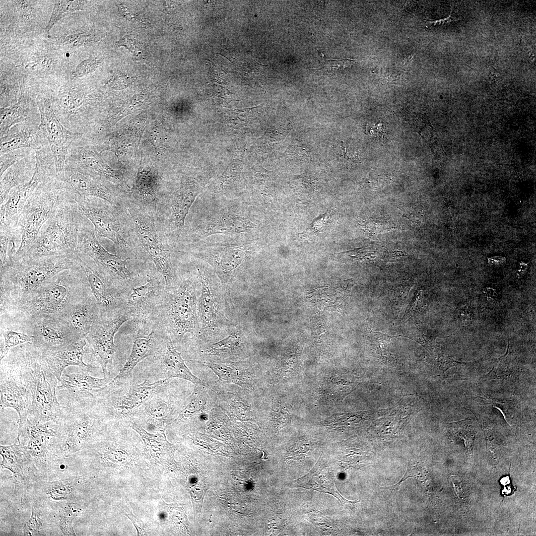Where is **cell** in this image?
<instances>
[{
    "mask_svg": "<svg viewBox=\"0 0 536 536\" xmlns=\"http://www.w3.org/2000/svg\"><path fill=\"white\" fill-rule=\"evenodd\" d=\"M100 62L96 60L87 59L81 62L72 73L73 77H80L93 71L99 66Z\"/></svg>",
    "mask_w": 536,
    "mask_h": 536,
    "instance_id": "cell-53",
    "label": "cell"
},
{
    "mask_svg": "<svg viewBox=\"0 0 536 536\" xmlns=\"http://www.w3.org/2000/svg\"><path fill=\"white\" fill-rule=\"evenodd\" d=\"M0 272L11 264L20 245L21 234L17 229H10L3 225L0 226Z\"/></svg>",
    "mask_w": 536,
    "mask_h": 536,
    "instance_id": "cell-41",
    "label": "cell"
},
{
    "mask_svg": "<svg viewBox=\"0 0 536 536\" xmlns=\"http://www.w3.org/2000/svg\"><path fill=\"white\" fill-rule=\"evenodd\" d=\"M451 479L454 485V489L456 493L460 498H462L464 492L462 487V483L460 478L456 476H452Z\"/></svg>",
    "mask_w": 536,
    "mask_h": 536,
    "instance_id": "cell-62",
    "label": "cell"
},
{
    "mask_svg": "<svg viewBox=\"0 0 536 536\" xmlns=\"http://www.w3.org/2000/svg\"><path fill=\"white\" fill-rule=\"evenodd\" d=\"M162 392L149 400L142 406V409H139L141 410L137 412L148 423L157 427V430L165 429L166 421L173 411L170 401L162 395Z\"/></svg>",
    "mask_w": 536,
    "mask_h": 536,
    "instance_id": "cell-38",
    "label": "cell"
},
{
    "mask_svg": "<svg viewBox=\"0 0 536 536\" xmlns=\"http://www.w3.org/2000/svg\"><path fill=\"white\" fill-rule=\"evenodd\" d=\"M163 289L158 277L150 273L144 285L134 288L127 298V310L131 317L145 320L162 301Z\"/></svg>",
    "mask_w": 536,
    "mask_h": 536,
    "instance_id": "cell-22",
    "label": "cell"
},
{
    "mask_svg": "<svg viewBox=\"0 0 536 536\" xmlns=\"http://www.w3.org/2000/svg\"><path fill=\"white\" fill-rule=\"evenodd\" d=\"M78 207L101 237L112 241L118 250L128 246V235L121 214V206L99 198L75 197Z\"/></svg>",
    "mask_w": 536,
    "mask_h": 536,
    "instance_id": "cell-12",
    "label": "cell"
},
{
    "mask_svg": "<svg viewBox=\"0 0 536 536\" xmlns=\"http://www.w3.org/2000/svg\"><path fill=\"white\" fill-rule=\"evenodd\" d=\"M129 82V78L126 74L117 71L108 81L107 84L113 89L120 90L126 88Z\"/></svg>",
    "mask_w": 536,
    "mask_h": 536,
    "instance_id": "cell-55",
    "label": "cell"
},
{
    "mask_svg": "<svg viewBox=\"0 0 536 536\" xmlns=\"http://www.w3.org/2000/svg\"><path fill=\"white\" fill-rule=\"evenodd\" d=\"M199 256L211 266L213 271L225 287L232 284L246 261L245 249L237 245L209 248Z\"/></svg>",
    "mask_w": 536,
    "mask_h": 536,
    "instance_id": "cell-19",
    "label": "cell"
},
{
    "mask_svg": "<svg viewBox=\"0 0 536 536\" xmlns=\"http://www.w3.org/2000/svg\"><path fill=\"white\" fill-rule=\"evenodd\" d=\"M119 46H123L128 49L131 52L134 53L135 55H137L139 52V48L137 43L134 40V39L126 36L121 39L118 42Z\"/></svg>",
    "mask_w": 536,
    "mask_h": 536,
    "instance_id": "cell-59",
    "label": "cell"
},
{
    "mask_svg": "<svg viewBox=\"0 0 536 536\" xmlns=\"http://www.w3.org/2000/svg\"><path fill=\"white\" fill-rule=\"evenodd\" d=\"M18 424L17 441L29 455L39 479L46 480L56 474L59 465L67 458L59 420L42 421L29 416Z\"/></svg>",
    "mask_w": 536,
    "mask_h": 536,
    "instance_id": "cell-4",
    "label": "cell"
},
{
    "mask_svg": "<svg viewBox=\"0 0 536 536\" xmlns=\"http://www.w3.org/2000/svg\"><path fill=\"white\" fill-rule=\"evenodd\" d=\"M295 482L298 487L331 494L342 504L353 502L340 495L335 486L333 475L318 463L307 475L297 479Z\"/></svg>",
    "mask_w": 536,
    "mask_h": 536,
    "instance_id": "cell-36",
    "label": "cell"
},
{
    "mask_svg": "<svg viewBox=\"0 0 536 536\" xmlns=\"http://www.w3.org/2000/svg\"><path fill=\"white\" fill-rule=\"evenodd\" d=\"M61 426L64 455L68 457L90 447L106 423L92 404L64 406L58 419Z\"/></svg>",
    "mask_w": 536,
    "mask_h": 536,
    "instance_id": "cell-10",
    "label": "cell"
},
{
    "mask_svg": "<svg viewBox=\"0 0 536 536\" xmlns=\"http://www.w3.org/2000/svg\"><path fill=\"white\" fill-rule=\"evenodd\" d=\"M131 316L128 310L119 311L109 318L98 320L85 337L94 357L102 367L104 378L110 380L108 365L112 362L115 353L114 336L122 325Z\"/></svg>",
    "mask_w": 536,
    "mask_h": 536,
    "instance_id": "cell-15",
    "label": "cell"
},
{
    "mask_svg": "<svg viewBox=\"0 0 536 536\" xmlns=\"http://www.w3.org/2000/svg\"><path fill=\"white\" fill-rule=\"evenodd\" d=\"M0 136L17 124L29 120L40 121V114L34 111L31 100L23 92L16 103L0 108Z\"/></svg>",
    "mask_w": 536,
    "mask_h": 536,
    "instance_id": "cell-35",
    "label": "cell"
},
{
    "mask_svg": "<svg viewBox=\"0 0 536 536\" xmlns=\"http://www.w3.org/2000/svg\"><path fill=\"white\" fill-rule=\"evenodd\" d=\"M0 454L2 458L1 468L10 471L18 485L22 488L27 489L39 479L32 461L20 444L0 445Z\"/></svg>",
    "mask_w": 536,
    "mask_h": 536,
    "instance_id": "cell-26",
    "label": "cell"
},
{
    "mask_svg": "<svg viewBox=\"0 0 536 536\" xmlns=\"http://www.w3.org/2000/svg\"><path fill=\"white\" fill-rule=\"evenodd\" d=\"M83 276L79 267L59 272L35 290V295L26 302L24 309L29 314L38 316H49L62 312L69 304L71 286Z\"/></svg>",
    "mask_w": 536,
    "mask_h": 536,
    "instance_id": "cell-11",
    "label": "cell"
},
{
    "mask_svg": "<svg viewBox=\"0 0 536 536\" xmlns=\"http://www.w3.org/2000/svg\"><path fill=\"white\" fill-rule=\"evenodd\" d=\"M87 475H69L56 480L38 479L26 489L29 495L53 508L67 502L81 503L80 495Z\"/></svg>",
    "mask_w": 536,
    "mask_h": 536,
    "instance_id": "cell-16",
    "label": "cell"
},
{
    "mask_svg": "<svg viewBox=\"0 0 536 536\" xmlns=\"http://www.w3.org/2000/svg\"><path fill=\"white\" fill-rule=\"evenodd\" d=\"M77 268L75 255L19 259L0 272L1 284L11 285L22 293H30L59 272Z\"/></svg>",
    "mask_w": 536,
    "mask_h": 536,
    "instance_id": "cell-8",
    "label": "cell"
},
{
    "mask_svg": "<svg viewBox=\"0 0 536 536\" xmlns=\"http://www.w3.org/2000/svg\"><path fill=\"white\" fill-rule=\"evenodd\" d=\"M158 351V357L165 370L166 378H177L193 383L196 386H205V384L195 376L188 368L181 356L175 349L170 337H166L164 346Z\"/></svg>",
    "mask_w": 536,
    "mask_h": 536,
    "instance_id": "cell-31",
    "label": "cell"
},
{
    "mask_svg": "<svg viewBox=\"0 0 536 536\" xmlns=\"http://www.w3.org/2000/svg\"><path fill=\"white\" fill-rule=\"evenodd\" d=\"M469 419L451 423L452 433L457 438L464 440L468 452L470 453L473 448L476 430L471 424Z\"/></svg>",
    "mask_w": 536,
    "mask_h": 536,
    "instance_id": "cell-46",
    "label": "cell"
},
{
    "mask_svg": "<svg viewBox=\"0 0 536 536\" xmlns=\"http://www.w3.org/2000/svg\"><path fill=\"white\" fill-rule=\"evenodd\" d=\"M454 317L458 324L466 326L471 322L472 313L469 305L467 303H461L456 309Z\"/></svg>",
    "mask_w": 536,
    "mask_h": 536,
    "instance_id": "cell-52",
    "label": "cell"
},
{
    "mask_svg": "<svg viewBox=\"0 0 536 536\" xmlns=\"http://www.w3.org/2000/svg\"><path fill=\"white\" fill-rule=\"evenodd\" d=\"M55 512L57 524L60 535L76 536L73 523L83 512L82 503L67 502L53 508Z\"/></svg>",
    "mask_w": 536,
    "mask_h": 536,
    "instance_id": "cell-42",
    "label": "cell"
},
{
    "mask_svg": "<svg viewBox=\"0 0 536 536\" xmlns=\"http://www.w3.org/2000/svg\"><path fill=\"white\" fill-rule=\"evenodd\" d=\"M129 425L141 437L150 458L162 466L167 462L172 445L167 440L165 429L157 430V432L153 434L148 433L135 422L130 421Z\"/></svg>",
    "mask_w": 536,
    "mask_h": 536,
    "instance_id": "cell-37",
    "label": "cell"
},
{
    "mask_svg": "<svg viewBox=\"0 0 536 536\" xmlns=\"http://www.w3.org/2000/svg\"><path fill=\"white\" fill-rule=\"evenodd\" d=\"M84 1L58 0L54 3L50 19L46 28L48 33L53 26L67 14L83 9Z\"/></svg>",
    "mask_w": 536,
    "mask_h": 536,
    "instance_id": "cell-43",
    "label": "cell"
},
{
    "mask_svg": "<svg viewBox=\"0 0 536 536\" xmlns=\"http://www.w3.org/2000/svg\"><path fill=\"white\" fill-rule=\"evenodd\" d=\"M439 362L440 367L442 370L443 373L452 367L464 365L471 363L458 361L449 357L441 358L439 360Z\"/></svg>",
    "mask_w": 536,
    "mask_h": 536,
    "instance_id": "cell-58",
    "label": "cell"
},
{
    "mask_svg": "<svg viewBox=\"0 0 536 536\" xmlns=\"http://www.w3.org/2000/svg\"><path fill=\"white\" fill-rule=\"evenodd\" d=\"M36 101L40 115L39 128L50 147L55 163L56 177L62 179L68 149L82 134L73 133L62 125L54 112L50 98L38 95Z\"/></svg>",
    "mask_w": 536,
    "mask_h": 536,
    "instance_id": "cell-13",
    "label": "cell"
},
{
    "mask_svg": "<svg viewBox=\"0 0 536 536\" xmlns=\"http://www.w3.org/2000/svg\"><path fill=\"white\" fill-rule=\"evenodd\" d=\"M66 161H69L87 173L105 181L119 180V173L112 169L98 155L95 148L87 146L82 135L70 145Z\"/></svg>",
    "mask_w": 536,
    "mask_h": 536,
    "instance_id": "cell-23",
    "label": "cell"
},
{
    "mask_svg": "<svg viewBox=\"0 0 536 536\" xmlns=\"http://www.w3.org/2000/svg\"><path fill=\"white\" fill-rule=\"evenodd\" d=\"M92 224L87 219L80 233L78 250L91 259L98 271L107 280L125 283L131 278L127 268V258L119 256L106 250L98 240Z\"/></svg>",
    "mask_w": 536,
    "mask_h": 536,
    "instance_id": "cell-14",
    "label": "cell"
},
{
    "mask_svg": "<svg viewBox=\"0 0 536 536\" xmlns=\"http://www.w3.org/2000/svg\"><path fill=\"white\" fill-rule=\"evenodd\" d=\"M67 312L68 323L73 331L79 338H85L98 319L95 307L89 304L78 303L70 307Z\"/></svg>",
    "mask_w": 536,
    "mask_h": 536,
    "instance_id": "cell-39",
    "label": "cell"
},
{
    "mask_svg": "<svg viewBox=\"0 0 536 536\" xmlns=\"http://www.w3.org/2000/svg\"><path fill=\"white\" fill-rule=\"evenodd\" d=\"M131 514H126L125 515L131 520L134 524L136 531L138 536L145 535L146 532L144 530V526L142 522L136 518L134 516Z\"/></svg>",
    "mask_w": 536,
    "mask_h": 536,
    "instance_id": "cell-61",
    "label": "cell"
},
{
    "mask_svg": "<svg viewBox=\"0 0 536 536\" xmlns=\"http://www.w3.org/2000/svg\"><path fill=\"white\" fill-rule=\"evenodd\" d=\"M127 207L133 221L135 233L157 270L162 274L166 289L177 286L176 273L173 264L171 251L165 241L153 216L148 211L136 205Z\"/></svg>",
    "mask_w": 536,
    "mask_h": 536,
    "instance_id": "cell-9",
    "label": "cell"
},
{
    "mask_svg": "<svg viewBox=\"0 0 536 536\" xmlns=\"http://www.w3.org/2000/svg\"><path fill=\"white\" fill-rule=\"evenodd\" d=\"M12 360L32 395V409L29 416L42 421L58 420L64 408L56 395L59 381L41 351L33 345L23 347Z\"/></svg>",
    "mask_w": 536,
    "mask_h": 536,
    "instance_id": "cell-2",
    "label": "cell"
},
{
    "mask_svg": "<svg viewBox=\"0 0 536 536\" xmlns=\"http://www.w3.org/2000/svg\"><path fill=\"white\" fill-rule=\"evenodd\" d=\"M1 335L3 338L4 343L3 346L0 347V361L12 347L25 343H33L34 341V336L32 335L10 330L3 331Z\"/></svg>",
    "mask_w": 536,
    "mask_h": 536,
    "instance_id": "cell-45",
    "label": "cell"
},
{
    "mask_svg": "<svg viewBox=\"0 0 536 536\" xmlns=\"http://www.w3.org/2000/svg\"><path fill=\"white\" fill-rule=\"evenodd\" d=\"M254 227V224L244 216L218 213L208 219L202 234L206 237L215 234H239L248 232Z\"/></svg>",
    "mask_w": 536,
    "mask_h": 536,
    "instance_id": "cell-33",
    "label": "cell"
},
{
    "mask_svg": "<svg viewBox=\"0 0 536 536\" xmlns=\"http://www.w3.org/2000/svg\"><path fill=\"white\" fill-rule=\"evenodd\" d=\"M411 339L422 345L427 350L432 351L435 346L436 341L434 337L429 336L424 334L418 333L412 335Z\"/></svg>",
    "mask_w": 536,
    "mask_h": 536,
    "instance_id": "cell-56",
    "label": "cell"
},
{
    "mask_svg": "<svg viewBox=\"0 0 536 536\" xmlns=\"http://www.w3.org/2000/svg\"><path fill=\"white\" fill-rule=\"evenodd\" d=\"M87 343L85 338L71 343L63 347L41 352L49 367L59 382L64 370L69 366H78L83 368H94L86 364L83 360L84 347Z\"/></svg>",
    "mask_w": 536,
    "mask_h": 536,
    "instance_id": "cell-29",
    "label": "cell"
},
{
    "mask_svg": "<svg viewBox=\"0 0 536 536\" xmlns=\"http://www.w3.org/2000/svg\"><path fill=\"white\" fill-rule=\"evenodd\" d=\"M40 121L29 120L17 124L0 136V152L23 148L40 149L47 139L40 130Z\"/></svg>",
    "mask_w": 536,
    "mask_h": 536,
    "instance_id": "cell-24",
    "label": "cell"
},
{
    "mask_svg": "<svg viewBox=\"0 0 536 536\" xmlns=\"http://www.w3.org/2000/svg\"><path fill=\"white\" fill-rule=\"evenodd\" d=\"M426 475L425 468L421 464L415 462V461H410L408 464L405 474L402 479L397 484L391 486V487H386L385 488L397 489H398V487H400L402 482L405 480V479H407L408 477H411L420 480H423L425 479Z\"/></svg>",
    "mask_w": 536,
    "mask_h": 536,
    "instance_id": "cell-50",
    "label": "cell"
},
{
    "mask_svg": "<svg viewBox=\"0 0 536 536\" xmlns=\"http://www.w3.org/2000/svg\"><path fill=\"white\" fill-rule=\"evenodd\" d=\"M66 376L68 379L62 378L59 382L61 385L57 388L61 394L64 406L92 404L94 399L93 391L111 381L104 378L94 377L87 372L68 373Z\"/></svg>",
    "mask_w": 536,
    "mask_h": 536,
    "instance_id": "cell-20",
    "label": "cell"
},
{
    "mask_svg": "<svg viewBox=\"0 0 536 536\" xmlns=\"http://www.w3.org/2000/svg\"><path fill=\"white\" fill-rule=\"evenodd\" d=\"M36 164L35 151L10 167L0 178V204L12 190L20 187L32 178Z\"/></svg>",
    "mask_w": 536,
    "mask_h": 536,
    "instance_id": "cell-32",
    "label": "cell"
},
{
    "mask_svg": "<svg viewBox=\"0 0 536 536\" xmlns=\"http://www.w3.org/2000/svg\"><path fill=\"white\" fill-rule=\"evenodd\" d=\"M131 378L113 379L104 387L93 391L92 406L105 422L135 415L149 400L163 391L170 379L134 384Z\"/></svg>",
    "mask_w": 536,
    "mask_h": 536,
    "instance_id": "cell-3",
    "label": "cell"
},
{
    "mask_svg": "<svg viewBox=\"0 0 536 536\" xmlns=\"http://www.w3.org/2000/svg\"><path fill=\"white\" fill-rule=\"evenodd\" d=\"M75 261L101 310L105 311L114 308L116 305L115 295L107 285L108 282L98 271L92 260L78 251L75 255Z\"/></svg>",
    "mask_w": 536,
    "mask_h": 536,
    "instance_id": "cell-27",
    "label": "cell"
},
{
    "mask_svg": "<svg viewBox=\"0 0 536 536\" xmlns=\"http://www.w3.org/2000/svg\"><path fill=\"white\" fill-rule=\"evenodd\" d=\"M44 318L36 326L32 335L34 336L33 345L41 352L56 349L81 339L68 323L64 324Z\"/></svg>",
    "mask_w": 536,
    "mask_h": 536,
    "instance_id": "cell-25",
    "label": "cell"
},
{
    "mask_svg": "<svg viewBox=\"0 0 536 536\" xmlns=\"http://www.w3.org/2000/svg\"><path fill=\"white\" fill-rule=\"evenodd\" d=\"M355 61L349 59H344L339 60H329L328 63L324 67V70L328 72H334L335 71H341L345 68H349L354 66Z\"/></svg>",
    "mask_w": 536,
    "mask_h": 536,
    "instance_id": "cell-54",
    "label": "cell"
},
{
    "mask_svg": "<svg viewBox=\"0 0 536 536\" xmlns=\"http://www.w3.org/2000/svg\"><path fill=\"white\" fill-rule=\"evenodd\" d=\"M56 179L41 184L29 198L20 214L17 229L21 243L13 260L23 257L36 240L41 228L67 195Z\"/></svg>",
    "mask_w": 536,
    "mask_h": 536,
    "instance_id": "cell-7",
    "label": "cell"
},
{
    "mask_svg": "<svg viewBox=\"0 0 536 536\" xmlns=\"http://www.w3.org/2000/svg\"><path fill=\"white\" fill-rule=\"evenodd\" d=\"M199 193L194 182L184 180L181 181L180 189L172 197L170 226L178 235L182 232L186 216Z\"/></svg>",
    "mask_w": 536,
    "mask_h": 536,
    "instance_id": "cell-30",
    "label": "cell"
},
{
    "mask_svg": "<svg viewBox=\"0 0 536 536\" xmlns=\"http://www.w3.org/2000/svg\"><path fill=\"white\" fill-rule=\"evenodd\" d=\"M51 181L43 170L35 168L31 180L23 186L13 189L0 204V225L10 229L16 228L22 210L27 201L38 187Z\"/></svg>",
    "mask_w": 536,
    "mask_h": 536,
    "instance_id": "cell-21",
    "label": "cell"
},
{
    "mask_svg": "<svg viewBox=\"0 0 536 536\" xmlns=\"http://www.w3.org/2000/svg\"><path fill=\"white\" fill-rule=\"evenodd\" d=\"M198 393V389H195L185 402L176 420L191 417L203 408L204 404Z\"/></svg>",
    "mask_w": 536,
    "mask_h": 536,
    "instance_id": "cell-49",
    "label": "cell"
},
{
    "mask_svg": "<svg viewBox=\"0 0 536 536\" xmlns=\"http://www.w3.org/2000/svg\"><path fill=\"white\" fill-rule=\"evenodd\" d=\"M404 255L402 252L400 251H389L385 255V259L386 261H398L402 256Z\"/></svg>",
    "mask_w": 536,
    "mask_h": 536,
    "instance_id": "cell-63",
    "label": "cell"
},
{
    "mask_svg": "<svg viewBox=\"0 0 536 536\" xmlns=\"http://www.w3.org/2000/svg\"><path fill=\"white\" fill-rule=\"evenodd\" d=\"M87 219L73 196L67 191L31 247L20 259L75 255L78 250L80 233Z\"/></svg>",
    "mask_w": 536,
    "mask_h": 536,
    "instance_id": "cell-1",
    "label": "cell"
},
{
    "mask_svg": "<svg viewBox=\"0 0 536 536\" xmlns=\"http://www.w3.org/2000/svg\"><path fill=\"white\" fill-rule=\"evenodd\" d=\"M159 350L153 331L147 335L141 334L138 331L134 340L129 357L114 379H120L132 377V371L138 363L146 357L157 353Z\"/></svg>",
    "mask_w": 536,
    "mask_h": 536,
    "instance_id": "cell-34",
    "label": "cell"
},
{
    "mask_svg": "<svg viewBox=\"0 0 536 536\" xmlns=\"http://www.w3.org/2000/svg\"><path fill=\"white\" fill-rule=\"evenodd\" d=\"M196 362L210 368L218 376L219 380L240 385L239 371L234 365L207 361Z\"/></svg>",
    "mask_w": 536,
    "mask_h": 536,
    "instance_id": "cell-44",
    "label": "cell"
},
{
    "mask_svg": "<svg viewBox=\"0 0 536 536\" xmlns=\"http://www.w3.org/2000/svg\"><path fill=\"white\" fill-rule=\"evenodd\" d=\"M371 341L376 348L378 354L386 356L389 353L387 350L392 337L386 334L374 332L371 329L369 331Z\"/></svg>",
    "mask_w": 536,
    "mask_h": 536,
    "instance_id": "cell-51",
    "label": "cell"
},
{
    "mask_svg": "<svg viewBox=\"0 0 536 536\" xmlns=\"http://www.w3.org/2000/svg\"><path fill=\"white\" fill-rule=\"evenodd\" d=\"M245 342L243 330L237 326L224 337L208 344L205 352L209 355L220 356L236 353L245 348Z\"/></svg>",
    "mask_w": 536,
    "mask_h": 536,
    "instance_id": "cell-40",
    "label": "cell"
},
{
    "mask_svg": "<svg viewBox=\"0 0 536 536\" xmlns=\"http://www.w3.org/2000/svg\"><path fill=\"white\" fill-rule=\"evenodd\" d=\"M34 150L31 149L23 148L12 150L6 153H0V176L2 177L4 173L15 163L27 156Z\"/></svg>",
    "mask_w": 536,
    "mask_h": 536,
    "instance_id": "cell-47",
    "label": "cell"
},
{
    "mask_svg": "<svg viewBox=\"0 0 536 536\" xmlns=\"http://www.w3.org/2000/svg\"><path fill=\"white\" fill-rule=\"evenodd\" d=\"M57 179L62 188L74 196L97 198L121 206L119 199L106 181L92 175L69 161H66L63 178Z\"/></svg>",
    "mask_w": 536,
    "mask_h": 536,
    "instance_id": "cell-17",
    "label": "cell"
},
{
    "mask_svg": "<svg viewBox=\"0 0 536 536\" xmlns=\"http://www.w3.org/2000/svg\"><path fill=\"white\" fill-rule=\"evenodd\" d=\"M197 271L201 284L198 301L201 326L198 338L207 341L225 336L237 327L227 313L226 301L223 294L226 287L213 270L200 267Z\"/></svg>",
    "mask_w": 536,
    "mask_h": 536,
    "instance_id": "cell-5",
    "label": "cell"
},
{
    "mask_svg": "<svg viewBox=\"0 0 536 536\" xmlns=\"http://www.w3.org/2000/svg\"><path fill=\"white\" fill-rule=\"evenodd\" d=\"M425 21V26L427 28L434 27L439 25H443L450 23L451 22L455 20V19L452 16V11L450 14L446 18L439 20H424Z\"/></svg>",
    "mask_w": 536,
    "mask_h": 536,
    "instance_id": "cell-60",
    "label": "cell"
},
{
    "mask_svg": "<svg viewBox=\"0 0 536 536\" xmlns=\"http://www.w3.org/2000/svg\"><path fill=\"white\" fill-rule=\"evenodd\" d=\"M32 505L29 519L22 524L23 536L61 535L55 512L49 505L26 494Z\"/></svg>",
    "mask_w": 536,
    "mask_h": 536,
    "instance_id": "cell-28",
    "label": "cell"
},
{
    "mask_svg": "<svg viewBox=\"0 0 536 536\" xmlns=\"http://www.w3.org/2000/svg\"><path fill=\"white\" fill-rule=\"evenodd\" d=\"M101 453V460L106 464L121 465L128 463L130 457L124 450L108 445Z\"/></svg>",
    "mask_w": 536,
    "mask_h": 536,
    "instance_id": "cell-48",
    "label": "cell"
},
{
    "mask_svg": "<svg viewBox=\"0 0 536 536\" xmlns=\"http://www.w3.org/2000/svg\"><path fill=\"white\" fill-rule=\"evenodd\" d=\"M90 37L88 35L83 34H72L67 35L64 40L65 45L76 46H79L90 39Z\"/></svg>",
    "mask_w": 536,
    "mask_h": 536,
    "instance_id": "cell-57",
    "label": "cell"
},
{
    "mask_svg": "<svg viewBox=\"0 0 536 536\" xmlns=\"http://www.w3.org/2000/svg\"><path fill=\"white\" fill-rule=\"evenodd\" d=\"M198 301L196 283L191 278L184 279L172 289H165L160 306L173 342L180 341L187 334L198 338L201 329Z\"/></svg>",
    "mask_w": 536,
    "mask_h": 536,
    "instance_id": "cell-6",
    "label": "cell"
},
{
    "mask_svg": "<svg viewBox=\"0 0 536 536\" xmlns=\"http://www.w3.org/2000/svg\"><path fill=\"white\" fill-rule=\"evenodd\" d=\"M0 410L10 407L19 415L18 423L26 420L32 409V397L30 392L20 378L18 370L14 363L0 364Z\"/></svg>",
    "mask_w": 536,
    "mask_h": 536,
    "instance_id": "cell-18",
    "label": "cell"
}]
</instances>
